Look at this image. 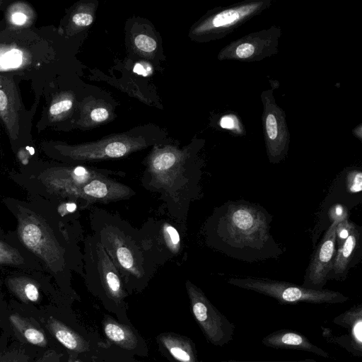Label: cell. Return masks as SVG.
Segmentation results:
<instances>
[{
	"instance_id": "obj_5",
	"label": "cell",
	"mask_w": 362,
	"mask_h": 362,
	"mask_svg": "<svg viewBox=\"0 0 362 362\" xmlns=\"http://www.w3.org/2000/svg\"><path fill=\"white\" fill-rule=\"evenodd\" d=\"M83 242V279L87 289L117 320L132 324L127 314L129 295L117 267L93 233L88 234Z\"/></svg>"
},
{
	"instance_id": "obj_39",
	"label": "cell",
	"mask_w": 362,
	"mask_h": 362,
	"mask_svg": "<svg viewBox=\"0 0 362 362\" xmlns=\"http://www.w3.org/2000/svg\"><path fill=\"white\" fill-rule=\"evenodd\" d=\"M6 310H3L2 309H0V326L4 324V322H5L4 320L6 319V315L4 314V313L5 312Z\"/></svg>"
},
{
	"instance_id": "obj_37",
	"label": "cell",
	"mask_w": 362,
	"mask_h": 362,
	"mask_svg": "<svg viewBox=\"0 0 362 362\" xmlns=\"http://www.w3.org/2000/svg\"><path fill=\"white\" fill-rule=\"evenodd\" d=\"M7 105V98L4 92L0 90V112H3Z\"/></svg>"
},
{
	"instance_id": "obj_17",
	"label": "cell",
	"mask_w": 362,
	"mask_h": 362,
	"mask_svg": "<svg viewBox=\"0 0 362 362\" xmlns=\"http://www.w3.org/2000/svg\"><path fill=\"white\" fill-rule=\"evenodd\" d=\"M266 1H252L223 10L199 28V31L216 30L226 33L266 8Z\"/></svg>"
},
{
	"instance_id": "obj_33",
	"label": "cell",
	"mask_w": 362,
	"mask_h": 362,
	"mask_svg": "<svg viewBox=\"0 0 362 362\" xmlns=\"http://www.w3.org/2000/svg\"><path fill=\"white\" fill-rule=\"evenodd\" d=\"M238 119L233 115L223 116L220 120V126L226 129L232 130L237 127Z\"/></svg>"
},
{
	"instance_id": "obj_11",
	"label": "cell",
	"mask_w": 362,
	"mask_h": 362,
	"mask_svg": "<svg viewBox=\"0 0 362 362\" xmlns=\"http://www.w3.org/2000/svg\"><path fill=\"white\" fill-rule=\"evenodd\" d=\"M144 144L132 140H110L75 146H62L58 150L65 161H98L123 157L141 148Z\"/></svg>"
},
{
	"instance_id": "obj_14",
	"label": "cell",
	"mask_w": 362,
	"mask_h": 362,
	"mask_svg": "<svg viewBox=\"0 0 362 362\" xmlns=\"http://www.w3.org/2000/svg\"><path fill=\"white\" fill-rule=\"evenodd\" d=\"M338 223L332 222L326 231L312 258L302 286L315 290L323 289L336 255L335 230Z\"/></svg>"
},
{
	"instance_id": "obj_6",
	"label": "cell",
	"mask_w": 362,
	"mask_h": 362,
	"mask_svg": "<svg viewBox=\"0 0 362 362\" xmlns=\"http://www.w3.org/2000/svg\"><path fill=\"white\" fill-rule=\"evenodd\" d=\"M39 323L68 356L83 362H98L103 340L99 335L81 325L69 310L39 317Z\"/></svg>"
},
{
	"instance_id": "obj_23",
	"label": "cell",
	"mask_w": 362,
	"mask_h": 362,
	"mask_svg": "<svg viewBox=\"0 0 362 362\" xmlns=\"http://www.w3.org/2000/svg\"><path fill=\"white\" fill-rule=\"evenodd\" d=\"M10 332L7 323L4 341H0V362H31L42 352L40 349L15 339L9 345L6 343L8 339L4 344Z\"/></svg>"
},
{
	"instance_id": "obj_26",
	"label": "cell",
	"mask_w": 362,
	"mask_h": 362,
	"mask_svg": "<svg viewBox=\"0 0 362 362\" xmlns=\"http://www.w3.org/2000/svg\"><path fill=\"white\" fill-rule=\"evenodd\" d=\"M66 355L62 348H51L42 351L31 362H65Z\"/></svg>"
},
{
	"instance_id": "obj_19",
	"label": "cell",
	"mask_w": 362,
	"mask_h": 362,
	"mask_svg": "<svg viewBox=\"0 0 362 362\" xmlns=\"http://www.w3.org/2000/svg\"><path fill=\"white\" fill-rule=\"evenodd\" d=\"M265 346L276 349L308 351L328 358L329 355L322 349L313 344L300 332L289 329H281L265 336L262 340Z\"/></svg>"
},
{
	"instance_id": "obj_3",
	"label": "cell",
	"mask_w": 362,
	"mask_h": 362,
	"mask_svg": "<svg viewBox=\"0 0 362 362\" xmlns=\"http://www.w3.org/2000/svg\"><path fill=\"white\" fill-rule=\"evenodd\" d=\"M261 207L247 202H228L216 208L205 224L209 245L235 258L262 257L266 247L275 244L269 221Z\"/></svg>"
},
{
	"instance_id": "obj_7",
	"label": "cell",
	"mask_w": 362,
	"mask_h": 362,
	"mask_svg": "<svg viewBox=\"0 0 362 362\" xmlns=\"http://www.w3.org/2000/svg\"><path fill=\"white\" fill-rule=\"evenodd\" d=\"M107 176L124 177L125 173L80 165H64L48 168L35 175V182L48 199L74 201L82 209L80 199L83 187L96 177Z\"/></svg>"
},
{
	"instance_id": "obj_4",
	"label": "cell",
	"mask_w": 362,
	"mask_h": 362,
	"mask_svg": "<svg viewBox=\"0 0 362 362\" xmlns=\"http://www.w3.org/2000/svg\"><path fill=\"white\" fill-rule=\"evenodd\" d=\"M201 168L181 152H154L146 163L142 186L159 194L166 213L178 225L186 223L191 204L202 195Z\"/></svg>"
},
{
	"instance_id": "obj_35",
	"label": "cell",
	"mask_w": 362,
	"mask_h": 362,
	"mask_svg": "<svg viewBox=\"0 0 362 362\" xmlns=\"http://www.w3.org/2000/svg\"><path fill=\"white\" fill-rule=\"evenodd\" d=\"M11 21L15 25H21L28 21V17L23 12L16 11L11 14Z\"/></svg>"
},
{
	"instance_id": "obj_9",
	"label": "cell",
	"mask_w": 362,
	"mask_h": 362,
	"mask_svg": "<svg viewBox=\"0 0 362 362\" xmlns=\"http://www.w3.org/2000/svg\"><path fill=\"white\" fill-rule=\"evenodd\" d=\"M192 316L206 340L223 346L233 339L235 325L209 300L202 290L191 281H185Z\"/></svg>"
},
{
	"instance_id": "obj_1",
	"label": "cell",
	"mask_w": 362,
	"mask_h": 362,
	"mask_svg": "<svg viewBox=\"0 0 362 362\" xmlns=\"http://www.w3.org/2000/svg\"><path fill=\"white\" fill-rule=\"evenodd\" d=\"M6 201L17 219V241L30 252L43 269L55 279L63 295L71 300L80 298L71 286V274L84 276L83 241L79 223L66 222L48 200Z\"/></svg>"
},
{
	"instance_id": "obj_16",
	"label": "cell",
	"mask_w": 362,
	"mask_h": 362,
	"mask_svg": "<svg viewBox=\"0 0 362 362\" xmlns=\"http://www.w3.org/2000/svg\"><path fill=\"white\" fill-rule=\"evenodd\" d=\"M6 320L12 336L17 341L42 350L61 348L50 344L45 330L34 317L6 311Z\"/></svg>"
},
{
	"instance_id": "obj_28",
	"label": "cell",
	"mask_w": 362,
	"mask_h": 362,
	"mask_svg": "<svg viewBox=\"0 0 362 362\" xmlns=\"http://www.w3.org/2000/svg\"><path fill=\"white\" fill-rule=\"evenodd\" d=\"M354 223L349 222L347 219L337 224L335 234L338 248L343 245L346 238L350 235Z\"/></svg>"
},
{
	"instance_id": "obj_34",
	"label": "cell",
	"mask_w": 362,
	"mask_h": 362,
	"mask_svg": "<svg viewBox=\"0 0 362 362\" xmlns=\"http://www.w3.org/2000/svg\"><path fill=\"white\" fill-rule=\"evenodd\" d=\"M109 116L108 111L103 107H97L90 113L91 119L95 122H103L107 119Z\"/></svg>"
},
{
	"instance_id": "obj_38",
	"label": "cell",
	"mask_w": 362,
	"mask_h": 362,
	"mask_svg": "<svg viewBox=\"0 0 362 362\" xmlns=\"http://www.w3.org/2000/svg\"><path fill=\"white\" fill-rule=\"evenodd\" d=\"M134 71L138 74H144L145 72L144 66L140 64H136L134 67Z\"/></svg>"
},
{
	"instance_id": "obj_22",
	"label": "cell",
	"mask_w": 362,
	"mask_h": 362,
	"mask_svg": "<svg viewBox=\"0 0 362 362\" xmlns=\"http://www.w3.org/2000/svg\"><path fill=\"white\" fill-rule=\"evenodd\" d=\"M359 240V232L357 226L354 224L350 235L343 245L336 251L331 272L328 279L338 280L346 278L349 264L356 250Z\"/></svg>"
},
{
	"instance_id": "obj_25",
	"label": "cell",
	"mask_w": 362,
	"mask_h": 362,
	"mask_svg": "<svg viewBox=\"0 0 362 362\" xmlns=\"http://www.w3.org/2000/svg\"><path fill=\"white\" fill-rule=\"evenodd\" d=\"M98 361L100 362H141L134 356L113 346L106 345L102 341L98 354Z\"/></svg>"
},
{
	"instance_id": "obj_30",
	"label": "cell",
	"mask_w": 362,
	"mask_h": 362,
	"mask_svg": "<svg viewBox=\"0 0 362 362\" xmlns=\"http://www.w3.org/2000/svg\"><path fill=\"white\" fill-rule=\"evenodd\" d=\"M329 220L332 222H341L348 218V211L346 208L341 204H335L329 209L328 211Z\"/></svg>"
},
{
	"instance_id": "obj_21",
	"label": "cell",
	"mask_w": 362,
	"mask_h": 362,
	"mask_svg": "<svg viewBox=\"0 0 362 362\" xmlns=\"http://www.w3.org/2000/svg\"><path fill=\"white\" fill-rule=\"evenodd\" d=\"M267 34H252L237 40L227 49V57L242 60H255V57H265L266 51L271 53V37Z\"/></svg>"
},
{
	"instance_id": "obj_27",
	"label": "cell",
	"mask_w": 362,
	"mask_h": 362,
	"mask_svg": "<svg viewBox=\"0 0 362 362\" xmlns=\"http://www.w3.org/2000/svg\"><path fill=\"white\" fill-rule=\"evenodd\" d=\"M346 189L349 193L355 194L362 189V173L358 170L349 171L346 179Z\"/></svg>"
},
{
	"instance_id": "obj_20",
	"label": "cell",
	"mask_w": 362,
	"mask_h": 362,
	"mask_svg": "<svg viewBox=\"0 0 362 362\" xmlns=\"http://www.w3.org/2000/svg\"><path fill=\"white\" fill-rule=\"evenodd\" d=\"M0 235V264L30 271L45 270L34 256L17 240Z\"/></svg>"
},
{
	"instance_id": "obj_32",
	"label": "cell",
	"mask_w": 362,
	"mask_h": 362,
	"mask_svg": "<svg viewBox=\"0 0 362 362\" xmlns=\"http://www.w3.org/2000/svg\"><path fill=\"white\" fill-rule=\"evenodd\" d=\"M73 22L78 26H87L92 23L93 16L86 13H78L72 18Z\"/></svg>"
},
{
	"instance_id": "obj_13",
	"label": "cell",
	"mask_w": 362,
	"mask_h": 362,
	"mask_svg": "<svg viewBox=\"0 0 362 362\" xmlns=\"http://www.w3.org/2000/svg\"><path fill=\"white\" fill-rule=\"evenodd\" d=\"M104 344L135 356L146 357L148 349L146 340L132 324L121 322L105 314L101 320Z\"/></svg>"
},
{
	"instance_id": "obj_12",
	"label": "cell",
	"mask_w": 362,
	"mask_h": 362,
	"mask_svg": "<svg viewBox=\"0 0 362 362\" xmlns=\"http://www.w3.org/2000/svg\"><path fill=\"white\" fill-rule=\"evenodd\" d=\"M272 93L263 97V121L267 154L271 163H278L286 155L289 134L283 111L275 104Z\"/></svg>"
},
{
	"instance_id": "obj_18",
	"label": "cell",
	"mask_w": 362,
	"mask_h": 362,
	"mask_svg": "<svg viewBox=\"0 0 362 362\" xmlns=\"http://www.w3.org/2000/svg\"><path fill=\"white\" fill-rule=\"evenodd\" d=\"M158 351L169 362H199L194 341L187 336L164 332L156 337Z\"/></svg>"
},
{
	"instance_id": "obj_2",
	"label": "cell",
	"mask_w": 362,
	"mask_h": 362,
	"mask_svg": "<svg viewBox=\"0 0 362 362\" xmlns=\"http://www.w3.org/2000/svg\"><path fill=\"white\" fill-rule=\"evenodd\" d=\"M91 231L120 273L128 294L142 292L158 266L143 244L139 228L117 214L101 208L90 211Z\"/></svg>"
},
{
	"instance_id": "obj_15",
	"label": "cell",
	"mask_w": 362,
	"mask_h": 362,
	"mask_svg": "<svg viewBox=\"0 0 362 362\" xmlns=\"http://www.w3.org/2000/svg\"><path fill=\"white\" fill-rule=\"evenodd\" d=\"M332 322L347 331L343 337L336 336L323 329L327 341L337 344L354 356H362V303L355 305L335 317Z\"/></svg>"
},
{
	"instance_id": "obj_24",
	"label": "cell",
	"mask_w": 362,
	"mask_h": 362,
	"mask_svg": "<svg viewBox=\"0 0 362 362\" xmlns=\"http://www.w3.org/2000/svg\"><path fill=\"white\" fill-rule=\"evenodd\" d=\"M9 291L22 303H38L40 298V285L34 279L27 276L9 277L6 280Z\"/></svg>"
},
{
	"instance_id": "obj_31",
	"label": "cell",
	"mask_w": 362,
	"mask_h": 362,
	"mask_svg": "<svg viewBox=\"0 0 362 362\" xmlns=\"http://www.w3.org/2000/svg\"><path fill=\"white\" fill-rule=\"evenodd\" d=\"M72 101L71 100H63L52 104L49 108V113L52 115H58L71 109Z\"/></svg>"
},
{
	"instance_id": "obj_40",
	"label": "cell",
	"mask_w": 362,
	"mask_h": 362,
	"mask_svg": "<svg viewBox=\"0 0 362 362\" xmlns=\"http://www.w3.org/2000/svg\"><path fill=\"white\" fill-rule=\"evenodd\" d=\"M65 362H83V361L66 355V358ZM98 362H100V361H98Z\"/></svg>"
},
{
	"instance_id": "obj_29",
	"label": "cell",
	"mask_w": 362,
	"mask_h": 362,
	"mask_svg": "<svg viewBox=\"0 0 362 362\" xmlns=\"http://www.w3.org/2000/svg\"><path fill=\"white\" fill-rule=\"evenodd\" d=\"M134 44L139 49L146 52H151L156 48L155 40L144 34L138 35L135 37Z\"/></svg>"
},
{
	"instance_id": "obj_10",
	"label": "cell",
	"mask_w": 362,
	"mask_h": 362,
	"mask_svg": "<svg viewBox=\"0 0 362 362\" xmlns=\"http://www.w3.org/2000/svg\"><path fill=\"white\" fill-rule=\"evenodd\" d=\"M176 225L166 218L150 217L139 228L144 247L158 267L182 252L181 235Z\"/></svg>"
},
{
	"instance_id": "obj_36",
	"label": "cell",
	"mask_w": 362,
	"mask_h": 362,
	"mask_svg": "<svg viewBox=\"0 0 362 362\" xmlns=\"http://www.w3.org/2000/svg\"><path fill=\"white\" fill-rule=\"evenodd\" d=\"M220 362H317L313 359H305L301 361H238V360H227Z\"/></svg>"
},
{
	"instance_id": "obj_41",
	"label": "cell",
	"mask_w": 362,
	"mask_h": 362,
	"mask_svg": "<svg viewBox=\"0 0 362 362\" xmlns=\"http://www.w3.org/2000/svg\"><path fill=\"white\" fill-rule=\"evenodd\" d=\"M1 231H2V230H1V228H0V233H1Z\"/></svg>"
},
{
	"instance_id": "obj_8",
	"label": "cell",
	"mask_w": 362,
	"mask_h": 362,
	"mask_svg": "<svg viewBox=\"0 0 362 362\" xmlns=\"http://www.w3.org/2000/svg\"><path fill=\"white\" fill-rule=\"evenodd\" d=\"M228 283L276 299L281 304L295 305L300 303L334 304L347 301L349 297L340 292L315 290L294 284L265 278H230Z\"/></svg>"
}]
</instances>
